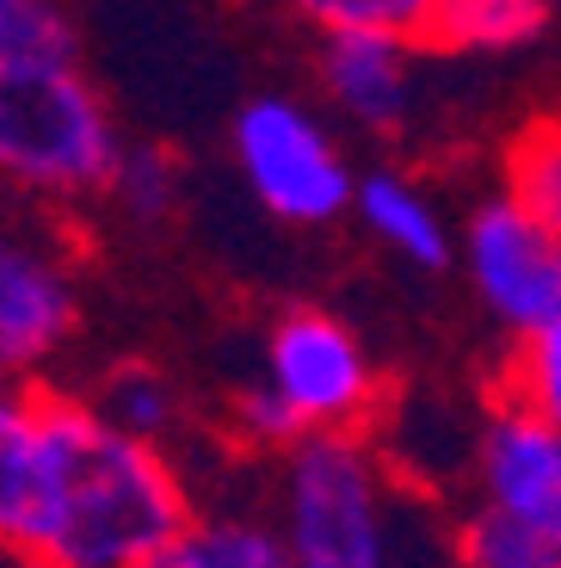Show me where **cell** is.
Segmentation results:
<instances>
[{"mask_svg": "<svg viewBox=\"0 0 561 568\" xmlns=\"http://www.w3.org/2000/svg\"><path fill=\"white\" fill-rule=\"evenodd\" d=\"M192 526L155 439L93 402L13 389L0 408V538L31 568H149Z\"/></svg>", "mask_w": 561, "mask_h": 568, "instance_id": "obj_1", "label": "cell"}, {"mask_svg": "<svg viewBox=\"0 0 561 568\" xmlns=\"http://www.w3.org/2000/svg\"><path fill=\"white\" fill-rule=\"evenodd\" d=\"M118 124L81 69L62 0H0V168L31 199H81L112 185Z\"/></svg>", "mask_w": 561, "mask_h": 568, "instance_id": "obj_2", "label": "cell"}, {"mask_svg": "<svg viewBox=\"0 0 561 568\" xmlns=\"http://www.w3.org/2000/svg\"><path fill=\"white\" fill-rule=\"evenodd\" d=\"M284 538L303 568H389V476L358 433H303L290 445Z\"/></svg>", "mask_w": 561, "mask_h": 568, "instance_id": "obj_3", "label": "cell"}, {"mask_svg": "<svg viewBox=\"0 0 561 568\" xmlns=\"http://www.w3.org/2000/svg\"><path fill=\"white\" fill-rule=\"evenodd\" d=\"M228 149H235L247 192L278 223L322 229L358 204V180L334 149V136L315 124L309 105L284 100V93H259V100L241 105L235 124H228Z\"/></svg>", "mask_w": 561, "mask_h": 568, "instance_id": "obj_4", "label": "cell"}, {"mask_svg": "<svg viewBox=\"0 0 561 568\" xmlns=\"http://www.w3.org/2000/svg\"><path fill=\"white\" fill-rule=\"evenodd\" d=\"M463 272L476 284L481 310L512 334H537V327L561 322V229L543 223L531 204L512 192L481 199V211L463 229Z\"/></svg>", "mask_w": 561, "mask_h": 568, "instance_id": "obj_5", "label": "cell"}, {"mask_svg": "<svg viewBox=\"0 0 561 568\" xmlns=\"http://www.w3.org/2000/svg\"><path fill=\"white\" fill-rule=\"evenodd\" d=\"M266 384L284 389L309 433H358L377 414V371L339 315L290 310L266 341Z\"/></svg>", "mask_w": 561, "mask_h": 568, "instance_id": "obj_6", "label": "cell"}, {"mask_svg": "<svg viewBox=\"0 0 561 568\" xmlns=\"http://www.w3.org/2000/svg\"><path fill=\"white\" fill-rule=\"evenodd\" d=\"M476 483L488 507L561 550V426L519 402H493L476 439Z\"/></svg>", "mask_w": 561, "mask_h": 568, "instance_id": "obj_7", "label": "cell"}, {"mask_svg": "<svg viewBox=\"0 0 561 568\" xmlns=\"http://www.w3.org/2000/svg\"><path fill=\"white\" fill-rule=\"evenodd\" d=\"M74 334V284L43 242L7 235L0 247V365L38 371Z\"/></svg>", "mask_w": 561, "mask_h": 568, "instance_id": "obj_8", "label": "cell"}, {"mask_svg": "<svg viewBox=\"0 0 561 568\" xmlns=\"http://www.w3.org/2000/svg\"><path fill=\"white\" fill-rule=\"evenodd\" d=\"M407 43L414 38H395V31H327L322 38V87L351 124H401L407 93H414Z\"/></svg>", "mask_w": 561, "mask_h": 568, "instance_id": "obj_9", "label": "cell"}, {"mask_svg": "<svg viewBox=\"0 0 561 568\" xmlns=\"http://www.w3.org/2000/svg\"><path fill=\"white\" fill-rule=\"evenodd\" d=\"M351 211L365 216V229L377 235L382 247L407 260V266H450V260L463 254V247H450V229L438 216V204L426 199L420 185H407L401 173H370L358 180V204Z\"/></svg>", "mask_w": 561, "mask_h": 568, "instance_id": "obj_10", "label": "cell"}, {"mask_svg": "<svg viewBox=\"0 0 561 568\" xmlns=\"http://www.w3.org/2000/svg\"><path fill=\"white\" fill-rule=\"evenodd\" d=\"M149 568H303L284 526L259 519H192Z\"/></svg>", "mask_w": 561, "mask_h": 568, "instance_id": "obj_11", "label": "cell"}, {"mask_svg": "<svg viewBox=\"0 0 561 568\" xmlns=\"http://www.w3.org/2000/svg\"><path fill=\"white\" fill-rule=\"evenodd\" d=\"M549 19V0H445L432 43L445 50H512L537 38Z\"/></svg>", "mask_w": 561, "mask_h": 568, "instance_id": "obj_12", "label": "cell"}, {"mask_svg": "<svg viewBox=\"0 0 561 568\" xmlns=\"http://www.w3.org/2000/svg\"><path fill=\"white\" fill-rule=\"evenodd\" d=\"M506 192L561 229V118H531L506 142Z\"/></svg>", "mask_w": 561, "mask_h": 568, "instance_id": "obj_13", "label": "cell"}, {"mask_svg": "<svg viewBox=\"0 0 561 568\" xmlns=\"http://www.w3.org/2000/svg\"><path fill=\"white\" fill-rule=\"evenodd\" d=\"M457 568H561V550L481 500V513H469L457 531Z\"/></svg>", "mask_w": 561, "mask_h": 568, "instance_id": "obj_14", "label": "cell"}, {"mask_svg": "<svg viewBox=\"0 0 561 568\" xmlns=\"http://www.w3.org/2000/svg\"><path fill=\"white\" fill-rule=\"evenodd\" d=\"M500 402H519V408L543 414L549 426H561V322L519 341V353L500 371Z\"/></svg>", "mask_w": 561, "mask_h": 568, "instance_id": "obj_15", "label": "cell"}, {"mask_svg": "<svg viewBox=\"0 0 561 568\" xmlns=\"http://www.w3.org/2000/svg\"><path fill=\"white\" fill-rule=\"evenodd\" d=\"M296 7L322 31H395V38L432 43L445 0H296Z\"/></svg>", "mask_w": 561, "mask_h": 568, "instance_id": "obj_16", "label": "cell"}, {"mask_svg": "<svg viewBox=\"0 0 561 568\" xmlns=\"http://www.w3.org/2000/svg\"><path fill=\"white\" fill-rule=\"evenodd\" d=\"M93 408L105 414V420H118L124 433H136V439H161V433H173V420H180L173 389L161 384L155 371H142V365L112 371V377H105V389L93 396Z\"/></svg>", "mask_w": 561, "mask_h": 568, "instance_id": "obj_17", "label": "cell"}, {"mask_svg": "<svg viewBox=\"0 0 561 568\" xmlns=\"http://www.w3.org/2000/svg\"><path fill=\"white\" fill-rule=\"evenodd\" d=\"M112 192H118V204H124V216L161 223V216H173V204H180V168H173L161 149H124V155H118V173H112Z\"/></svg>", "mask_w": 561, "mask_h": 568, "instance_id": "obj_18", "label": "cell"}, {"mask_svg": "<svg viewBox=\"0 0 561 568\" xmlns=\"http://www.w3.org/2000/svg\"><path fill=\"white\" fill-rule=\"evenodd\" d=\"M235 420H241V433H247L253 445H266V452H290V445L309 433V426H303V414L284 402L278 384L241 389V396H235Z\"/></svg>", "mask_w": 561, "mask_h": 568, "instance_id": "obj_19", "label": "cell"}]
</instances>
